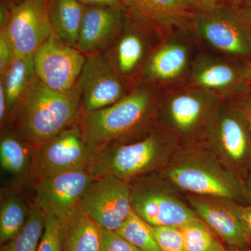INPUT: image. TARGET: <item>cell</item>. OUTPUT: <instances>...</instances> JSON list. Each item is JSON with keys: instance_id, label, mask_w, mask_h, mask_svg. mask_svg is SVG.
Listing matches in <instances>:
<instances>
[{"instance_id": "cell-23", "label": "cell", "mask_w": 251, "mask_h": 251, "mask_svg": "<svg viewBox=\"0 0 251 251\" xmlns=\"http://www.w3.org/2000/svg\"><path fill=\"white\" fill-rule=\"evenodd\" d=\"M19 188H7L1 193L0 204V244L4 245L18 235L27 223L31 204Z\"/></svg>"}, {"instance_id": "cell-40", "label": "cell", "mask_w": 251, "mask_h": 251, "mask_svg": "<svg viewBox=\"0 0 251 251\" xmlns=\"http://www.w3.org/2000/svg\"><path fill=\"white\" fill-rule=\"evenodd\" d=\"M239 0H228L229 4L230 5H234L235 4H237L238 1H239Z\"/></svg>"}, {"instance_id": "cell-22", "label": "cell", "mask_w": 251, "mask_h": 251, "mask_svg": "<svg viewBox=\"0 0 251 251\" xmlns=\"http://www.w3.org/2000/svg\"><path fill=\"white\" fill-rule=\"evenodd\" d=\"M101 227L77 208L64 225L63 251H100Z\"/></svg>"}, {"instance_id": "cell-15", "label": "cell", "mask_w": 251, "mask_h": 251, "mask_svg": "<svg viewBox=\"0 0 251 251\" xmlns=\"http://www.w3.org/2000/svg\"><path fill=\"white\" fill-rule=\"evenodd\" d=\"M80 206L102 228L116 231L132 211L130 183L112 175L97 176Z\"/></svg>"}, {"instance_id": "cell-4", "label": "cell", "mask_w": 251, "mask_h": 251, "mask_svg": "<svg viewBox=\"0 0 251 251\" xmlns=\"http://www.w3.org/2000/svg\"><path fill=\"white\" fill-rule=\"evenodd\" d=\"M223 100L188 83L163 91L156 127L175 138L180 147L202 143Z\"/></svg>"}, {"instance_id": "cell-12", "label": "cell", "mask_w": 251, "mask_h": 251, "mask_svg": "<svg viewBox=\"0 0 251 251\" xmlns=\"http://www.w3.org/2000/svg\"><path fill=\"white\" fill-rule=\"evenodd\" d=\"M96 177L90 170H85L38 178L31 184V203L64 226L80 207L84 193Z\"/></svg>"}, {"instance_id": "cell-35", "label": "cell", "mask_w": 251, "mask_h": 251, "mask_svg": "<svg viewBox=\"0 0 251 251\" xmlns=\"http://www.w3.org/2000/svg\"><path fill=\"white\" fill-rule=\"evenodd\" d=\"M240 219L243 230L251 249V204L242 205L240 210Z\"/></svg>"}, {"instance_id": "cell-37", "label": "cell", "mask_w": 251, "mask_h": 251, "mask_svg": "<svg viewBox=\"0 0 251 251\" xmlns=\"http://www.w3.org/2000/svg\"><path fill=\"white\" fill-rule=\"evenodd\" d=\"M85 6H112L122 8V0H77Z\"/></svg>"}, {"instance_id": "cell-13", "label": "cell", "mask_w": 251, "mask_h": 251, "mask_svg": "<svg viewBox=\"0 0 251 251\" xmlns=\"http://www.w3.org/2000/svg\"><path fill=\"white\" fill-rule=\"evenodd\" d=\"M50 0H17L0 31L18 57L34 56L54 34L49 14Z\"/></svg>"}, {"instance_id": "cell-1", "label": "cell", "mask_w": 251, "mask_h": 251, "mask_svg": "<svg viewBox=\"0 0 251 251\" xmlns=\"http://www.w3.org/2000/svg\"><path fill=\"white\" fill-rule=\"evenodd\" d=\"M162 92L156 87L136 82L117 103L93 112H82L79 120L86 143L94 151L113 145L142 139L156 128Z\"/></svg>"}, {"instance_id": "cell-9", "label": "cell", "mask_w": 251, "mask_h": 251, "mask_svg": "<svg viewBox=\"0 0 251 251\" xmlns=\"http://www.w3.org/2000/svg\"><path fill=\"white\" fill-rule=\"evenodd\" d=\"M245 181L251 168V128L232 100H224L202 143Z\"/></svg>"}, {"instance_id": "cell-36", "label": "cell", "mask_w": 251, "mask_h": 251, "mask_svg": "<svg viewBox=\"0 0 251 251\" xmlns=\"http://www.w3.org/2000/svg\"><path fill=\"white\" fill-rule=\"evenodd\" d=\"M232 6L251 27V0H239L237 4Z\"/></svg>"}, {"instance_id": "cell-38", "label": "cell", "mask_w": 251, "mask_h": 251, "mask_svg": "<svg viewBox=\"0 0 251 251\" xmlns=\"http://www.w3.org/2000/svg\"><path fill=\"white\" fill-rule=\"evenodd\" d=\"M245 184L246 186H247L248 192H249L251 198V168L249 173H248L247 178H246Z\"/></svg>"}, {"instance_id": "cell-31", "label": "cell", "mask_w": 251, "mask_h": 251, "mask_svg": "<svg viewBox=\"0 0 251 251\" xmlns=\"http://www.w3.org/2000/svg\"><path fill=\"white\" fill-rule=\"evenodd\" d=\"M100 251H140L116 231L101 227Z\"/></svg>"}, {"instance_id": "cell-16", "label": "cell", "mask_w": 251, "mask_h": 251, "mask_svg": "<svg viewBox=\"0 0 251 251\" xmlns=\"http://www.w3.org/2000/svg\"><path fill=\"white\" fill-rule=\"evenodd\" d=\"M36 75L51 90H75L86 55L53 34L34 55Z\"/></svg>"}, {"instance_id": "cell-7", "label": "cell", "mask_w": 251, "mask_h": 251, "mask_svg": "<svg viewBox=\"0 0 251 251\" xmlns=\"http://www.w3.org/2000/svg\"><path fill=\"white\" fill-rule=\"evenodd\" d=\"M201 49L192 28L173 31L158 41L137 82L162 91L187 84L193 61Z\"/></svg>"}, {"instance_id": "cell-27", "label": "cell", "mask_w": 251, "mask_h": 251, "mask_svg": "<svg viewBox=\"0 0 251 251\" xmlns=\"http://www.w3.org/2000/svg\"><path fill=\"white\" fill-rule=\"evenodd\" d=\"M186 251H237L229 249L198 217L179 227Z\"/></svg>"}, {"instance_id": "cell-17", "label": "cell", "mask_w": 251, "mask_h": 251, "mask_svg": "<svg viewBox=\"0 0 251 251\" xmlns=\"http://www.w3.org/2000/svg\"><path fill=\"white\" fill-rule=\"evenodd\" d=\"M161 38L151 28L128 17L105 52L117 72L135 85Z\"/></svg>"}, {"instance_id": "cell-2", "label": "cell", "mask_w": 251, "mask_h": 251, "mask_svg": "<svg viewBox=\"0 0 251 251\" xmlns=\"http://www.w3.org/2000/svg\"><path fill=\"white\" fill-rule=\"evenodd\" d=\"M82 112L76 90H52L38 78L13 109L4 129L39 149L78 123Z\"/></svg>"}, {"instance_id": "cell-41", "label": "cell", "mask_w": 251, "mask_h": 251, "mask_svg": "<svg viewBox=\"0 0 251 251\" xmlns=\"http://www.w3.org/2000/svg\"><path fill=\"white\" fill-rule=\"evenodd\" d=\"M251 251V249H249V250H244V251Z\"/></svg>"}, {"instance_id": "cell-6", "label": "cell", "mask_w": 251, "mask_h": 251, "mask_svg": "<svg viewBox=\"0 0 251 251\" xmlns=\"http://www.w3.org/2000/svg\"><path fill=\"white\" fill-rule=\"evenodd\" d=\"M132 210L152 226L181 227L198 217L184 193L160 173L130 181Z\"/></svg>"}, {"instance_id": "cell-5", "label": "cell", "mask_w": 251, "mask_h": 251, "mask_svg": "<svg viewBox=\"0 0 251 251\" xmlns=\"http://www.w3.org/2000/svg\"><path fill=\"white\" fill-rule=\"evenodd\" d=\"M179 147L175 138L156 127L142 139L113 144L96 151L90 171L97 177L112 175L130 182L164 170Z\"/></svg>"}, {"instance_id": "cell-25", "label": "cell", "mask_w": 251, "mask_h": 251, "mask_svg": "<svg viewBox=\"0 0 251 251\" xmlns=\"http://www.w3.org/2000/svg\"><path fill=\"white\" fill-rule=\"evenodd\" d=\"M85 7L77 0H50L49 14L54 34L75 46Z\"/></svg>"}, {"instance_id": "cell-24", "label": "cell", "mask_w": 251, "mask_h": 251, "mask_svg": "<svg viewBox=\"0 0 251 251\" xmlns=\"http://www.w3.org/2000/svg\"><path fill=\"white\" fill-rule=\"evenodd\" d=\"M0 77V85L4 87L10 115L16 104L25 96L37 80L34 56H16Z\"/></svg>"}, {"instance_id": "cell-33", "label": "cell", "mask_w": 251, "mask_h": 251, "mask_svg": "<svg viewBox=\"0 0 251 251\" xmlns=\"http://www.w3.org/2000/svg\"><path fill=\"white\" fill-rule=\"evenodd\" d=\"M15 57L16 54L11 43L4 33L0 31V75L4 74Z\"/></svg>"}, {"instance_id": "cell-26", "label": "cell", "mask_w": 251, "mask_h": 251, "mask_svg": "<svg viewBox=\"0 0 251 251\" xmlns=\"http://www.w3.org/2000/svg\"><path fill=\"white\" fill-rule=\"evenodd\" d=\"M46 214L31 204L29 217L21 232L1 246L0 251H37L44 227Z\"/></svg>"}, {"instance_id": "cell-28", "label": "cell", "mask_w": 251, "mask_h": 251, "mask_svg": "<svg viewBox=\"0 0 251 251\" xmlns=\"http://www.w3.org/2000/svg\"><path fill=\"white\" fill-rule=\"evenodd\" d=\"M116 232L140 251H161L155 239L152 226L133 210Z\"/></svg>"}, {"instance_id": "cell-3", "label": "cell", "mask_w": 251, "mask_h": 251, "mask_svg": "<svg viewBox=\"0 0 251 251\" xmlns=\"http://www.w3.org/2000/svg\"><path fill=\"white\" fill-rule=\"evenodd\" d=\"M160 173L184 195L227 198L251 204L245 181L201 143L179 147Z\"/></svg>"}, {"instance_id": "cell-10", "label": "cell", "mask_w": 251, "mask_h": 251, "mask_svg": "<svg viewBox=\"0 0 251 251\" xmlns=\"http://www.w3.org/2000/svg\"><path fill=\"white\" fill-rule=\"evenodd\" d=\"M133 85L117 72L103 52L86 55L75 90L82 112H93L117 103Z\"/></svg>"}, {"instance_id": "cell-30", "label": "cell", "mask_w": 251, "mask_h": 251, "mask_svg": "<svg viewBox=\"0 0 251 251\" xmlns=\"http://www.w3.org/2000/svg\"><path fill=\"white\" fill-rule=\"evenodd\" d=\"M152 229L161 251H186L184 237L179 227L152 226Z\"/></svg>"}, {"instance_id": "cell-14", "label": "cell", "mask_w": 251, "mask_h": 251, "mask_svg": "<svg viewBox=\"0 0 251 251\" xmlns=\"http://www.w3.org/2000/svg\"><path fill=\"white\" fill-rule=\"evenodd\" d=\"M95 156L96 151L86 143L79 124H75L38 150L35 180L68 172L90 170Z\"/></svg>"}, {"instance_id": "cell-11", "label": "cell", "mask_w": 251, "mask_h": 251, "mask_svg": "<svg viewBox=\"0 0 251 251\" xmlns=\"http://www.w3.org/2000/svg\"><path fill=\"white\" fill-rule=\"evenodd\" d=\"M248 71L249 64L201 49L193 61L188 83L223 100L234 99L251 90Z\"/></svg>"}, {"instance_id": "cell-20", "label": "cell", "mask_w": 251, "mask_h": 251, "mask_svg": "<svg viewBox=\"0 0 251 251\" xmlns=\"http://www.w3.org/2000/svg\"><path fill=\"white\" fill-rule=\"evenodd\" d=\"M126 19L122 8L86 6L75 47L85 55L105 52L121 32Z\"/></svg>"}, {"instance_id": "cell-29", "label": "cell", "mask_w": 251, "mask_h": 251, "mask_svg": "<svg viewBox=\"0 0 251 251\" xmlns=\"http://www.w3.org/2000/svg\"><path fill=\"white\" fill-rule=\"evenodd\" d=\"M64 226L57 217L46 214L45 227L37 251H63Z\"/></svg>"}, {"instance_id": "cell-34", "label": "cell", "mask_w": 251, "mask_h": 251, "mask_svg": "<svg viewBox=\"0 0 251 251\" xmlns=\"http://www.w3.org/2000/svg\"><path fill=\"white\" fill-rule=\"evenodd\" d=\"M230 100L242 112L251 128V90L244 95Z\"/></svg>"}, {"instance_id": "cell-39", "label": "cell", "mask_w": 251, "mask_h": 251, "mask_svg": "<svg viewBox=\"0 0 251 251\" xmlns=\"http://www.w3.org/2000/svg\"><path fill=\"white\" fill-rule=\"evenodd\" d=\"M248 75H249V79L251 83V64H249V71H248Z\"/></svg>"}, {"instance_id": "cell-21", "label": "cell", "mask_w": 251, "mask_h": 251, "mask_svg": "<svg viewBox=\"0 0 251 251\" xmlns=\"http://www.w3.org/2000/svg\"><path fill=\"white\" fill-rule=\"evenodd\" d=\"M38 149L27 140L4 129L0 138V164L12 184L20 188L32 184L35 180V166Z\"/></svg>"}, {"instance_id": "cell-8", "label": "cell", "mask_w": 251, "mask_h": 251, "mask_svg": "<svg viewBox=\"0 0 251 251\" xmlns=\"http://www.w3.org/2000/svg\"><path fill=\"white\" fill-rule=\"evenodd\" d=\"M192 29L201 49L251 64V27L232 5L196 14Z\"/></svg>"}, {"instance_id": "cell-32", "label": "cell", "mask_w": 251, "mask_h": 251, "mask_svg": "<svg viewBox=\"0 0 251 251\" xmlns=\"http://www.w3.org/2000/svg\"><path fill=\"white\" fill-rule=\"evenodd\" d=\"M195 14H205L229 4L228 0H184Z\"/></svg>"}, {"instance_id": "cell-19", "label": "cell", "mask_w": 251, "mask_h": 251, "mask_svg": "<svg viewBox=\"0 0 251 251\" xmlns=\"http://www.w3.org/2000/svg\"><path fill=\"white\" fill-rule=\"evenodd\" d=\"M126 14L152 29L160 38L192 28L194 12L184 0H122Z\"/></svg>"}, {"instance_id": "cell-18", "label": "cell", "mask_w": 251, "mask_h": 251, "mask_svg": "<svg viewBox=\"0 0 251 251\" xmlns=\"http://www.w3.org/2000/svg\"><path fill=\"white\" fill-rule=\"evenodd\" d=\"M185 197L198 217L225 245L233 250L251 249L240 219L242 204L227 198L214 196L186 194Z\"/></svg>"}]
</instances>
